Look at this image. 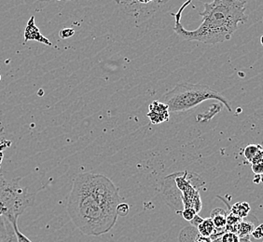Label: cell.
I'll return each mask as SVG.
<instances>
[{
  "mask_svg": "<svg viewBox=\"0 0 263 242\" xmlns=\"http://www.w3.org/2000/svg\"><path fill=\"white\" fill-rule=\"evenodd\" d=\"M242 222V219L230 212L227 215V226H226V232H233L236 234L238 226Z\"/></svg>",
  "mask_w": 263,
  "mask_h": 242,
  "instance_id": "obj_14",
  "label": "cell"
},
{
  "mask_svg": "<svg viewBox=\"0 0 263 242\" xmlns=\"http://www.w3.org/2000/svg\"><path fill=\"white\" fill-rule=\"evenodd\" d=\"M195 242H212V239L211 237H203L202 235L198 234L195 238Z\"/></svg>",
  "mask_w": 263,
  "mask_h": 242,
  "instance_id": "obj_24",
  "label": "cell"
},
{
  "mask_svg": "<svg viewBox=\"0 0 263 242\" xmlns=\"http://www.w3.org/2000/svg\"><path fill=\"white\" fill-rule=\"evenodd\" d=\"M129 212H130V206L125 202H122L117 207V214H118V216H126Z\"/></svg>",
  "mask_w": 263,
  "mask_h": 242,
  "instance_id": "obj_18",
  "label": "cell"
},
{
  "mask_svg": "<svg viewBox=\"0 0 263 242\" xmlns=\"http://www.w3.org/2000/svg\"><path fill=\"white\" fill-rule=\"evenodd\" d=\"M250 210H251L250 205L246 201L237 202L231 207V212L242 220L243 218L248 216V213L250 212Z\"/></svg>",
  "mask_w": 263,
  "mask_h": 242,
  "instance_id": "obj_11",
  "label": "cell"
},
{
  "mask_svg": "<svg viewBox=\"0 0 263 242\" xmlns=\"http://www.w3.org/2000/svg\"><path fill=\"white\" fill-rule=\"evenodd\" d=\"M212 242H221V237H218V238H217V239L212 240Z\"/></svg>",
  "mask_w": 263,
  "mask_h": 242,
  "instance_id": "obj_28",
  "label": "cell"
},
{
  "mask_svg": "<svg viewBox=\"0 0 263 242\" xmlns=\"http://www.w3.org/2000/svg\"><path fill=\"white\" fill-rule=\"evenodd\" d=\"M0 80H1V75H0Z\"/></svg>",
  "mask_w": 263,
  "mask_h": 242,
  "instance_id": "obj_30",
  "label": "cell"
},
{
  "mask_svg": "<svg viewBox=\"0 0 263 242\" xmlns=\"http://www.w3.org/2000/svg\"><path fill=\"white\" fill-rule=\"evenodd\" d=\"M147 116L154 125L166 122L170 118L168 106L162 102L154 101L148 106Z\"/></svg>",
  "mask_w": 263,
  "mask_h": 242,
  "instance_id": "obj_6",
  "label": "cell"
},
{
  "mask_svg": "<svg viewBox=\"0 0 263 242\" xmlns=\"http://www.w3.org/2000/svg\"><path fill=\"white\" fill-rule=\"evenodd\" d=\"M208 100H217L225 106L229 112L232 107L228 100L219 92L205 84H193L189 82H179L171 91L162 96V103L168 106L169 112H187Z\"/></svg>",
  "mask_w": 263,
  "mask_h": 242,
  "instance_id": "obj_4",
  "label": "cell"
},
{
  "mask_svg": "<svg viewBox=\"0 0 263 242\" xmlns=\"http://www.w3.org/2000/svg\"><path fill=\"white\" fill-rule=\"evenodd\" d=\"M254 182L256 184H259L261 182V175H255L254 177Z\"/></svg>",
  "mask_w": 263,
  "mask_h": 242,
  "instance_id": "obj_25",
  "label": "cell"
},
{
  "mask_svg": "<svg viewBox=\"0 0 263 242\" xmlns=\"http://www.w3.org/2000/svg\"><path fill=\"white\" fill-rule=\"evenodd\" d=\"M127 14L133 16L137 22H141L154 14L166 4V1H117Z\"/></svg>",
  "mask_w": 263,
  "mask_h": 242,
  "instance_id": "obj_5",
  "label": "cell"
},
{
  "mask_svg": "<svg viewBox=\"0 0 263 242\" xmlns=\"http://www.w3.org/2000/svg\"><path fill=\"white\" fill-rule=\"evenodd\" d=\"M20 178L7 180L0 174V217H5L15 230L18 242H32L21 232L18 219L35 203V194L20 186Z\"/></svg>",
  "mask_w": 263,
  "mask_h": 242,
  "instance_id": "obj_3",
  "label": "cell"
},
{
  "mask_svg": "<svg viewBox=\"0 0 263 242\" xmlns=\"http://www.w3.org/2000/svg\"><path fill=\"white\" fill-rule=\"evenodd\" d=\"M180 214L182 215L183 218H184L186 221L192 222V221L193 220V218L196 216L198 213L196 212L195 210H193V209L189 208V209H184Z\"/></svg>",
  "mask_w": 263,
  "mask_h": 242,
  "instance_id": "obj_16",
  "label": "cell"
},
{
  "mask_svg": "<svg viewBox=\"0 0 263 242\" xmlns=\"http://www.w3.org/2000/svg\"><path fill=\"white\" fill-rule=\"evenodd\" d=\"M75 35V30L73 28H64L59 32V35L63 39H67Z\"/></svg>",
  "mask_w": 263,
  "mask_h": 242,
  "instance_id": "obj_19",
  "label": "cell"
},
{
  "mask_svg": "<svg viewBox=\"0 0 263 242\" xmlns=\"http://www.w3.org/2000/svg\"><path fill=\"white\" fill-rule=\"evenodd\" d=\"M2 160H3V153L0 151V166H1V163H2Z\"/></svg>",
  "mask_w": 263,
  "mask_h": 242,
  "instance_id": "obj_27",
  "label": "cell"
},
{
  "mask_svg": "<svg viewBox=\"0 0 263 242\" xmlns=\"http://www.w3.org/2000/svg\"><path fill=\"white\" fill-rule=\"evenodd\" d=\"M240 242H251V240L249 239V237H240Z\"/></svg>",
  "mask_w": 263,
  "mask_h": 242,
  "instance_id": "obj_26",
  "label": "cell"
},
{
  "mask_svg": "<svg viewBox=\"0 0 263 242\" xmlns=\"http://www.w3.org/2000/svg\"><path fill=\"white\" fill-rule=\"evenodd\" d=\"M251 169H252V172L255 173V175H263V163L252 164Z\"/></svg>",
  "mask_w": 263,
  "mask_h": 242,
  "instance_id": "obj_20",
  "label": "cell"
},
{
  "mask_svg": "<svg viewBox=\"0 0 263 242\" xmlns=\"http://www.w3.org/2000/svg\"><path fill=\"white\" fill-rule=\"evenodd\" d=\"M252 164H258V163H263V148L260 150V151L258 152V154H257V156L254 157L253 159H252V162H251Z\"/></svg>",
  "mask_w": 263,
  "mask_h": 242,
  "instance_id": "obj_22",
  "label": "cell"
},
{
  "mask_svg": "<svg viewBox=\"0 0 263 242\" xmlns=\"http://www.w3.org/2000/svg\"><path fill=\"white\" fill-rule=\"evenodd\" d=\"M199 232H198L197 228L190 226L182 229V231L179 234V242H195V238Z\"/></svg>",
  "mask_w": 263,
  "mask_h": 242,
  "instance_id": "obj_12",
  "label": "cell"
},
{
  "mask_svg": "<svg viewBox=\"0 0 263 242\" xmlns=\"http://www.w3.org/2000/svg\"><path fill=\"white\" fill-rule=\"evenodd\" d=\"M192 4L185 2L177 13L171 12L175 18L174 31L184 41H198L204 44H218L230 41L238 25L248 22L246 14L247 2L243 0H215L203 3V10L199 14L202 17L201 26L195 30H187L181 24L183 10Z\"/></svg>",
  "mask_w": 263,
  "mask_h": 242,
  "instance_id": "obj_2",
  "label": "cell"
},
{
  "mask_svg": "<svg viewBox=\"0 0 263 242\" xmlns=\"http://www.w3.org/2000/svg\"><path fill=\"white\" fill-rule=\"evenodd\" d=\"M260 43H261V44H262L263 46V35L262 36H261V37H260Z\"/></svg>",
  "mask_w": 263,
  "mask_h": 242,
  "instance_id": "obj_29",
  "label": "cell"
},
{
  "mask_svg": "<svg viewBox=\"0 0 263 242\" xmlns=\"http://www.w3.org/2000/svg\"><path fill=\"white\" fill-rule=\"evenodd\" d=\"M198 232L203 237H211L213 234L216 231V227L213 223V220L209 217L203 219L202 224H200L197 227Z\"/></svg>",
  "mask_w": 263,
  "mask_h": 242,
  "instance_id": "obj_10",
  "label": "cell"
},
{
  "mask_svg": "<svg viewBox=\"0 0 263 242\" xmlns=\"http://www.w3.org/2000/svg\"><path fill=\"white\" fill-rule=\"evenodd\" d=\"M29 41H37L44 45L52 46L51 41L42 35L37 26H35L34 16H32L28 21L26 30H25V43Z\"/></svg>",
  "mask_w": 263,
  "mask_h": 242,
  "instance_id": "obj_8",
  "label": "cell"
},
{
  "mask_svg": "<svg viewBox=\"0 0 263 242\" xmlns=\"http://www.w3.org/2000/svg\"><path fill=\"white\" fill-rule=\"evenodd\" d=\"M227 212L223 209L217 208L214 209L210 213V218L212 219L213 223L216 227V231L213 234L211 239L215 240L218 237H222L223 234L226 232V226H227Z\"/></svg>",
  "mask_w": 263,
  "mask_h": 242,
  "instance_id": "obj_7",
  "label": "cell"
},
{
  "mask_svg": "<svg viewBox=\"0 0 263 242\" xmlns=\"http://www.w3.org/2000/svg\"><path fill=\"white\" fill-rule=\"evenodd\" d=\"M255 228H256V227H255L253 223L242 220V222L240 223L239 226H238L236 234H237L239 237H249L250 235H252Z\"/></svg>",
  "mask_w": 263,
  "mask_h": 242,
  "instance_id": "obj_13",
  "label": "cell"
},
{
  "mask_svg": "<svg viewBox=\"0 0 263 242\" xmlns=\"http://www.w3.org/2000/svg\"><path fill=\"white\" fill-rule=\"evenodd\" d=\"M252 236H253L255 238H257V239H259V238H262L263 237V224L261 225H259L258 227L255 228V230H254L253 233H252Z\"/></svg>",
  "mask_w": 263,
  "mask_h": 242,
  "instance_id": "obj_21",
  "label": "cell"
},
{
  "mask_svg": "<svg viewBox=\"0 0 263 242\" xmlns=\"http://www.w3.org/2000/svg\"><path fill=\"white\" fill-rule=\"evenodd\" d=\"M202 221H203V219H202V217L199 216V215H196V216L193 218V221H192V226L194 227H196L197 228L198 226L200 225V224H202Z\"/></svg>",
  "mask_w": 263,
  "mask_h": 242,
  "instance_id": "obj_23",
  "label": "cell"
},
{
  "mask_svg": "<svg viewBox=\"0 0 263 242\" xmlns=\"http://www.w3.org/2000/svg\"><path fill=\"white\" fill-rule=\"evenodd\" d=\"M122 201L119 188L109 178L82 172L74 179L66 210L83 235L98 237L115 227L119 217L117 207Z\"/></svg>",
  "mask_w": 263,
  "mask_h": 242,
  "instance_id": "obj_1",
  "label": "cell"
},
{
  "mask_svg": "<svg viewBox=\"0 0 263 242\" xmlns=\"http://www.w3.org/2000/svg\"><path fill=\"white\" fill-rule=\"evenodd\" d=\"M261 149L262 147L259 145H248V147L243 149V156L248 162H251Z\"/></svg>",
  "mask_w": 263,
  "mask_h": 242,
  "instance_id": "obj_15",
  "label": "cell"
},
{
  "mask_svg": "<svg viewBox=\"0 0 263 242\" xmlns=\"http://www.w3.org/2000/svg\"><path fill=\"white\" fill-rule=\"evenodd\" d=\"M0 242H18L14 228L5 217H0Z\"/></svg>",
  "mask_w": 263,
  "mask_h": 242,
  "instance_id": "obj_9",
  "label": "cell"
},
{
  "mask_svg": "<svg viewBox=\"0 0 263 242\" xmlns=\"http://www.w3.org/2000/svg\"><path fill=\"white\" fill-rule=\"evenodd\" d=\"M221 242H240V237L235 233L225 232L221 237Z\"/></svg>",
  "mask_w": 263,
  "mask_h": 242,
  "instance_id": "obj_17",
  "label": "cell"
}]
</instances>
